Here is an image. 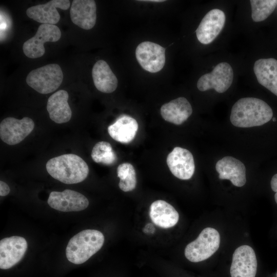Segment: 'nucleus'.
<instances>
[{
    "instance_id": "2eb2a0df",
    "label": "nucleus",
    "mask_w": 277,
    "mask_h": 277,
    "mask_svg": "<svg viewBox=\"0 0 277 277\" xmlns=\"http://www.w3.org/2000/svg\"><path fill=\"white\" fill-rule=\"evenodd\" d=\"M70 5L69 0H52L44 4L28 8L26 14L29 18L42 24L55 25L60 19V15L56 8L66 10L69 9Z\"/></svg>"
},
{
    "instance_id": "f3484780",
    "label": "nucleus",
    "mask_w": 277,
    "mask_h": 277,
    "mask_svg": "<svg viewBox=\"0 0 277 277\" xmlns=\"http://www.w3.org/2000/svg\"><path fill=\"white\" fill-rule=\"evenodd\" d=\"M215 169L221 180H230L236 187H242L246 182V168L240 160L232 157L225 156L216 163Z\"/></svg>"
},
{
    "instance_id": "f8f14e48",
    "label": "nucleus",
    "mask_w": 277,
    "mask_h": 277,
    "mask_svg": "<svg viewBox=\"0 0 277 277\" xmlns=\"http://www.w3.org/2000/svg\"><path fill=\"white\" fill-rule=\"evenodd\" d=\"M166 162L172 174L180 180H189L194 174L195 164L193 156L186 149L174 147L168 155Z\"/></svg>"
},
{
    "instance_id": "412c9836",
    "label": "nucleus",
    "mask_w": 277,
    "mask_h": 277,
    "mask_svg": "<svg viewBox=\"0 0 277 277\" xmlns=\"http://www.w3.org/2000/svg\"><path fill=\"white\" fill-rule=\"evenodd\" d=\"M149 215L156 225L164 228L173 227L179 220V214L175 209L167 202L161 200L151 204Z\"/></svg>"
},
{
    "instance_id": "7c9ffc66",
    "label": "nucleus",
    "mask_w": 277,
    "mask_h": 277,
    "mask_svg": "<svg viewBox=\"0 0 277 277\" xmlns=\"http://www.w3.org/2000/svg\"><path fill=\"white\" fill-rule=\"evenodd\" d=\"M276 277H277V273H276Z\"/></svg>"
},
{
    "instance_id": "ddd939ff",
    "label": "nucleus",
    "mask_w": 277,
    "mask_h": 277,
    "mask_svg": "<svg viewBox=\"0 0 277 277\" xmlns=\"http://www.w3.org/2000/svg\"><path fill=\"white\" fill-rule=\"evenodd\" d=\"M28 247L26 239L19 236L3 239L0 241V268L8 269L18 263Z\"/></svg>"
},
{
    "instance_id": "dca6fc26",
    "label": "nucleus",
    "mask_w": 277,
    "mask_h": 277,
    "mask_svg": "<svg viewBox=\"0 0 277 277\" xmlns=\"http://www.w3.org/2000/svg\"><path fill=\"white\" fill-rule=\"evenodd\" d=\"M73 24L85 29H92L96 20V5L93 0H73L70 10Z\"/></svg>"
},
{
    "instance_id": "9b49d317",
    "label": "nucleus",
    "mask_w": 277,
    "mask_h": 277,
    "mask_svg": "<svg viewBox=\"0 0 277 277\" xmlns=\"http://www.w3.org/2000/svg\"><path fill=\"white\" fill-rule=\"evenodd\" d=\"M48 204L56 210L72 212L85 209L89 205V201L87 197L81 193L66 189L62 192H51L48 199Z\"/></svg>"
},
{
    "instance_id": "39448f33",
    "label": "nucleus",
    "mask_w": 277,
    "mask_h": 277,
    "mask_svg": "<svg viewBox=\"0 0 277 277\" xmlns=\"http://www.w3.org/2000/svg\"><path fill=\"white\" fill-rule=\"evenodd\" d=\"M63 80V73L57 64H50L31 71L27 76L26 83L41 94L55 91Z\"/></svg>"
},
{
    "instance_id": "a211bd4d",
    "label": "nucleus",
    "mask_w": 277,
    "mask_h": 277,
    "mask_svg": "<svg viewBox=\"0 0 277 277\" xmlns=\"http://www.w3.org/2000/svg\"><path fill=\"white\" fill-rule=\"evenodd\" d=\"M253 71L258 82L277 96V60H258L254 64Z\"/></svg>"
},
{
    "instance_id": "f03ea898",
    "label": "nucleus",
    "mask_w": 277,
    "mask_h": 277,
    "mask_svg": "<svg viewBox=\"0 0 277 277\" xmlns=\"http://www.w3.org/2000/svg\"><path fill=\"white\" fill-rule=\"evenodd\" d=\"M48 173L54 179L67 184L83 182L89 173L84 160L74 154H65L50 159L46 165Z\"/></svg>"
},
{
    "instance_id": "1a4fd4ad",
    "label": "nucleus",
    "mask_w": 277,
    "mask_h": 277,
    "mask_svg": "<svg viewBox=\"0 0 277 277\" xmlns=\"http://www.w3.org/2000/svg\"><path fill=\"white\" fill-rule=\"evenodd\" d=\"M135 56L141 67L151 73L161 71L165 64V49L153 42L140 43L136 48Z\"/></svg>"
},
{
    "instance_id": "b1692460",
    "label": "nucleus",
    "mask_w": 277,
    "mask_h": 277,
    "mask_svg": "<svg viewBox=\"0 0 277 277\" xmlns=\"http://www.w3.org/2000/svg\"><path fill=\"white\" fill-rule=\"evenodd\" d=\"M91 157L94 162L104 165H111L117 160V156L111 144L105 141L98 142L92 148Z\"/></svg>"
},
{
    "instance_id": "423d86ee",
    "label": "nucleus",
    "mask_w": 277,
    "mask_h": 277,
    "mask_svg": "<svg viewBox=\"0 0 277 277\" xmlns=\"http://www.w3.org/2000/svg\"><path fill=\"white\" fill-rule=\"evenodd\" d=\"M61 37L59 28L55 25L41 24L35 35L27 40L23 45L25 55L30 58H36L44 55L46 42H55Z\"/></svg>"
},
{
    "instance_id": "f257e3e1",
    "label": "nucleus",
    "mask_w": 277,
    "mask_h": 277,
    "mask_svg": "<svg viewBox=\"0 0 277 277\" xmlns=\"http://www.w3.org/2000/svg\"><path fill=\"white\" fill-rule=\"evenodd\" d=\"M273 116L271 107L264 101L255 97H243L233 105L230 120L238 127L259 126L268 123Z\"/></svg>"
},
{
    "instance_id": "7ed1b4c3",
    "label": "nucleus",
    "mask_w": 277,
    "mask_h": 277,
    "mask_svg": "<svg viewBox=\"0 0 277 277\" xmlns=\"http://www.w3.org/2000/svg\"><path fill=\"white\" fill-rule=\"evenodd\" d=\"M104 241V236L100 231L83 230L69 240L66 249V257L72 263L83 264L102 248Z\"/></svg>"
},
{
    "instance_id": "20e7f679",
    "label": "nucleus",
    "mask_w": 277,
    "mask_h": 277,
    "mask_svg": "<svg viewBox=\"0 0 277 277\" xmlns=\"http://www.w3.org/2000/svg\"><path fill=\"white\" fill-rule=\"evenodd\" d=\"M220 242V233L215 229L205 228L195 240L186 246L185 256L187 260L193 263L204 261L218 250Z\"/></svg>"
},
{
    "instance_id": "5701e85b",
    "label": "nucleus",
    "mask_w": 277,
    "mask_h": 277,
    "mask_svg": "<svg viewBox=\"0 0 277 277\" xmlns=\"http://www.w3.org/2000/svg\"><path fill=\"white\" fill-rule=\"evenodd\" d=\"M93 81L96 88L100 91L110 93L117 87V79L109 66L104 60L97 61L92 70Z\"/></svg>"
},
{
    "instance_id": "6e6552de",
    "label": "nucleus",
    "mask_w": 277,
    "mask_h": 277,
    "mask_svg": "<svg viewBox=\"0 0 277 277\" xmlns=\"http://www.w3.org/2000/svg\"><path fill=\"white\" fill-rule=\"evenodd\" d=\"M34 123L30 117L18 120L13 117L4 118L0 124L1 140L9 145H14L24 140L32 131Z\"/></svg>"
},
{
    "instance_id": "c756f323",
    "label": "nucleus",
    "mask_w": 277,
    "mask_h": 277,
    "mask_svg": "<svg viewBox=\"0 0 277 277\" xmlns=\"http://www.w3.org/2000/svg\"><path fill=\"white\" fill-rule=\"evenodd\" d=\"M272 120H273V121H276V119H275V118H272Z\"/></svg>"
},
{
    "instance_id": "a878e982",
    "label": "nucleus",
    "mask_w": 277,
    "mask_h": 277,
    "mask_svg": "<svg viewBox=\"0 0 277 277\" xmlns=\"http://www.w3.org/2000/svg\"><path fill=\"white\" fill-rule=\"evenodd\" d=\"M251 17L255 22L266 19L274 10L276 1L274 0H251Z\"/></svg>"
},
{
    "instance_id": "6ab92c4d",
    "label": "nucleus",
    "mask_w": 277,
    "mask_h": 277,
    "mask_svg": "<svg viewBox=\"0 0 277 277\" xmlns=\"http://www.w3.org/2000/svg\"><path fill=\"white\" fill-rule=\"evenodd\" d=\"M69 94L64 90H60L48 99L47 110L51 120L57 124L69 122L72 111L68 103Z\"/></svg>"
},
{
    "instance_id": "0eeeda50",
    "label": "nucleus",
    "mask_w": 277,
    "mask_h": 277,
    "mask_svg": "<svg viewBox=\"0 0 277 277\" xmlns=\"http://www.w3.org/2000/svg\"><path fill=\"white\" fill-rule=\"evenodd\" d=\"M233 79L231 66L227 63L222 62L218 64L210 73L201 76L197 82V87L201 91L214 89L218 93H223L230 87Z\"/></svg>"
},
{
    "instance_id": "4468645a",
    "label": "nucleus",
    "mask_w": 277,
    "mask_h": 277,
    "mask_svg": "<svg viewBox=\"0 0 277 277\" xmlns=\"http://www.w3.org/2000/svg\"><path fill=\"white\" fill-rule=\"evenodd\" d=\"M225 21V14L222 10L214 9L209 11L196 30L199 41L205 45L213 42L223 28Z\"/></svg>"
},
{
    "instance_id": "c85d7f7f",
    "label": "nucleus",
    "mask_w": 277,
    "mask_h": 277,
    "mask_svg": "<svg viewBox=\"0 0 277 277\" xmlns=\"http://www.w3.org/2000/svg\"><path fill=\"white\" fill-rule=\"evenodd\" d=\"M143 1V2H153V3H161V2H164L165 1H163V0H151V1Z\"/></svg>"
},
{
    "instance_id": "aec40b11",
    "label": "nucleus",
    "mask_w": 277,
    "mask_h": 277,
    "mask_svg": "<svg viewBox=\"0 0 277 277\" xmlns=\"http://www.w3.org/2000/svg\"><path fill=\"white\" fill-rule=\"evenodd\" d=\"M192 113V108L188 101L179 97L164 104L161 108V114L166 121L179 125L185 122Z\"/></svg>"
},
{
    "instance_id": "393cba45",
    "label": "nucleus",
    "mask_w": 277,
    "mask_h": 277,
    "mask_svg": "<svg viewBox=\"0 0 277 277\" xmlns=\"http://www.w3.org/2000/svg\"><path fill=\"white\" fill-rule=\"evenodd\" d=\"M117 176L120 178L118 186L124 192L135 189L136 185V176L134 167L130 163H124L117 168Z\"/></svg>"
},
{
    "instance_id": "bb28decb",
    "label": "nucleus",
    "mask_w": 277,
    "mask_h": 277,
    "mask_svg": "<svg viewBox=\"0 0 277 277\" xmlns=\"http://www.w3.org/2000/svg\"><path fill=\"white\" fill-rule=\"evenodd\" d=\"M10 189L9 186L4 182L0 181V195L4 196L9 194Z\"/></svg>"
},
{
    "instance_id": "4be33fe9",
    "label": "nucleus",
    "mask_w": 277,
    "mask_h": 277,
    "mask_svg": "<svg viewBox=\"0 0 277 277\" xmlns=\"http://www.w3.org/2000/svg\"><path fill=\"white\" fill-rule=\"evenodd\" d=\"M138 129L135 119L125 115L120 116L108 127L109 135L115 141L124 144L131 142L135 137Z\"/></svg>"
},
{
    "instance_id": "9d476101",
    "label": "nucleus",
    "mask_w": 277,
    "mask_h": 277,
    "mask_svg": "<svg viewBox=\"0 0 277 277\" xmlns=\"http://www.w3.org/2000/svg\"><path fill=\"white\" fill-rule=\"evenodd\" d=\"M257 268L256 256L251 247L244 245L235 250L230 269L231 277H255Z\"/></svg>"
},
{
    "instance_id": "cd10ccee",
    "label": "nucleus",
    "mask_w": 277,
    "mask_h": 277,
    "mask_svg": "<svg viewBox=\"0 0 277 277\" xmlns=\"http://www.w3.org/2000/svg\"><path fill=\"white\" fill-rule=\"evenodd\" d=\"M270 185L272 190L275 192L274 194V200L277 204V174H274L270 182Z\"/></svg>"
}]
</instances>
